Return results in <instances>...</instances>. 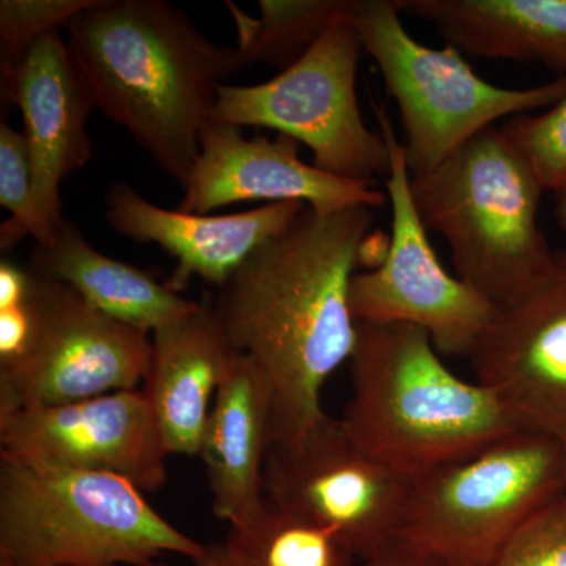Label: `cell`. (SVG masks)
Returning <instances> with one entry per match:
<instances>
[{"label":"cell","mask_w":566,"mask_h":566,"mask_svg":"<svg viewBox=\"0 0 566 566\" xmlns=\"http://www.w3.org/2000/svg\"><path fill=\"white\" fill-rule=\"evenodd\" d=\"M238 354L207 297L191 314L153 331L142 390L169 455H199L216 394Z\"/></svg>","instance_id":"e0dca14e"},{"label":"cell","mask_w":566,"mask_h":566,"mask_svg":"<svg viewBox=\"0 0 566 566\" xmlns=\"http://www.w3.org/2000/svg\"><path fill=\"white\" fill-rule=\"evenodd\" d=\"M0 447L43 463L122 476L144 493L161 490L167 480L169 453L142 389L0 412Z\"/></svg>","instance_id":"7c38bea8"},{"label":"cell","mask_w":566,"mask_h":566,"mask_svg":"<svg viewBox=\"0 0 566 566\" xmlns=\"http://www.w3.org/2000/svg\"><path fill=\"white\" fill-rule=\"evenodd\" d=\"M32 335V315L28 301L17 307L0 308V368L17 363Z\"/></svg>","instance_id":"4316f807"},{"label":"cell","mask_w":566,"mask_h":566,"mask_svg":"<svg viewBox=\"0 0 566 566\" xmlns=\"http://www.w3.org/2000/svg\"><path fill=\"white\" fill-rule=\"evenodd\" d=\"M468 357L517 427L566 447V252L526 300L497 311Z\"/></svg>","instance_id":"4fadbf2b"},{"label":"cell","mask_w":566,"mask_h":566,"mask_svg":"<svg viewBox=\"0 0 566 566\" xmlns=\"http://www.w3.org/2000/svg\"><path fill=\"white\" fill-rule=\"evenodd\" d=\"M300 151V142L289 136L268 139L256 134L245 139L240 126L208 123L178 210L208 214L227 205L253 200H296L318 212L386 203V193L375 185L323 172L304 163Z\"/></svg>","instance_id":"5bb4252c"},{"label":"cell","mask_w":566,"mask_h":566,"mask_svg":"<svg viewBox=\"0 0 566 566\" xmlns=\"http://www.w3.org/2000/svg\"><path fill=\"white\" fill-rule=\"evenodd\" d=\"M0 566H10L9 564H3V562H0Z\"/></svg>","instance_id":"1f68e13d"},{"label":"cell","mask_w":566,"mask_h":566,"mask_svg":"<svg viewBox=\"0 0 566 566\" xmlns=\"http://www.w3.org/2000/svg\"><path fill=\"white\" fill-rule=\"evenodd\" d=\"M494 566H566V494L536 510Z\"/></svg>","instance_id":"484cf974"},{"label":"cell","mask_w":566,"mask_h":566,"mask_svg":"<svg viewBox=\"0 0 566 566\" xmlns=\"http://www.w3.org/2000/svg\"><path fill=\"white\" fill-rule=\"evenodd\" d=\"M2 87L24 120L36 208L48 226L59 229L65 221L62 182L93 156L87 122L95 109L61 32L36 40Z\"/></svg>","instance_id":"9a60e30c"},{"label":"cell","mask_w":566,"mask_h":566,"mask_svg":"<svg viewBox=\"0 0 566 566\" xmlns=\"http://www.w3.org/2000/svg\"><path fill=\"white\" fill-rule=\"evenodd\" d=\"M411 488L329 415L292 441L271 442L264 463V499L333 528L359 560L398 538Z\"/></svg>","instance_id":"8fae6325"},{"label":"cell","mask_w":566,"mask_h":566,"mask_svg":"<svg viewBox=\"0 0 566 566\" xmlns=\"http://www.w3.org/2000/svg\"><path fill=\"white\" fill-rule=\"evenodd\" d=\"M397 0H348L345 22L378 65L400 111L409 177L431 172L502 118L546 111L566 96V76L527 88L491 84L452 44L441 50L406 31Z\"/></svg>","instance_id":"8992f818"},{"label":"cell","mask_w":566,"mask_h":566,"mask_svg":"<svg viewBox=\"0 0 566 566\" xmlns=\"http://www.w3.org/2000/svg\"><path fill=\"white\" fill-rule=\"evenodd\" d=\"M417 214L444 238L455 274L497 311L535 292L556 264L542 226V181L502 129L465 142L431 172L409 180Z\"/></svg>","instance_id":"277c9868"},{"label":"cell","mask_w":566,"mask_h":566,"mask_svg":"<svg viewBox=\"0 0 566 566\" xmlns=\"http://www.w3.org/2000/svg\"><path fill=\"white\" fill-rule=\"evenodd\" d=\"M145 566H172L161 564V562H151ZM189 566H248L243 557L238 554L229 542L216 543V545L205 546L203 553L191 560Z\"/></svg>","instance_id":"f546056e"},{"label":"cell","mask_w":566,"mask_h":566,"mask_svg":"<svg viewBox=\"0 0 566 566\" xmlns=\"http://www.w3.org/2000/svg\"><path fill=\"white\" fill-rule=\"evenodd\" d=\"M203 549L129 480L0 450L3 564L145 566L166 553L193 560Z\"/></svg>","instance_id":"5b68a950"},{"label":"cell","mask_w":566,"mask_h":566,"mask_svg":"<svg viewBox=\"0 0 566 566\" xmlns=\"http://www.w3.org/2000/svg\"><path fill=\"white\" fill-rule=\"evenodd\" d=\"M554 196V214H556L558 227L566 234V185L562 186L558 191L553 192Z\"/></svg>","instance_id":"4dcf8cb0"},{"label":"cell","mask_w":566,"mask_h":566,"mask_svg":"<svg viewBox=\"0 0 566 566\" xmlns=\"http://www.w3.org/2000/svg\"><path fill=\"white\" fill-rule=\"evenodd\" d=\"M375 210L305 207L285 232L244 260L212 301L230 344L270 381L271 442L292 441L326 415L324 386L352 359L357 323L349 283L364 262Z\"/></svg>","instance_id":"6da1fadb"},{"label":"cell","mask_w":566,"mask_h":566,"mask_svg":"<svg viewBox=\"0 0 566 566\" xmlns=\"http://www.w3.org/2000/svg\"><path fill=\"white\" fill-rule=\"evenodd\" d=\"M349 365L345 430L411 480L520 430L490 389L453 374L430 334L412 324L357 323Z\"/></svg>","instance_id":"3957f363"},{"label":"cell","mask_w":566,"mask_h":566,"mask_svg":"<svg viewBox=\"0 0 566 566\" xmlns=\"http://www.w3.org/2000/svg\"><path fill=\"white\" fill-rule=\"evenodd\" d=\"M348 0H260V18L245 17L240 28L245 66L266 63L285 70L303 59L334 25L345 22Z\"/></svg>","instance_id":"7402d4cb"},{"label":"cell","mask_w":566,"mask_h":566,"mask_svg":"<svg viewBox=\"0 0 566 566\" xmlns=\"http://www.w3.org/2000/svg\"><path fill=\"white\" fill-rule=\"evenodd\" d=\"M359 566H450L441 558L424 553L419 547L409 545L403 539L395 538L389 545L376 551Z\"/></svg>","instance_id":"83f0119b"},{"label":"cell","mask_w":566,"mask_h":566,"mask_svg":"<svg viewBox=\"0 0 566 566\" xmlns=\"http://www.w3.org/2000/svg\"><path fill=\"white\" fill-rule=\"evenodd\" d=\"M31 268L69 285L103 314L151 334L164 324L191 314L189 301L140 268L96 251L80 227L65 219L48 245H35Z\"/></svg>","instance_id":"ffe728a7"},{"label":"cell","mask_w":566,"mask_h":566,"mask_svg":"<svg viewBox=\"0 0 566 566\" xmlns=\"http://www.w3.org/2000/svg\"><path fill=\"white\" fill-rule=\"evenodd\" d=\"M566 494V447L520 430L412 480L398 538L450 566H494L517 528Z\"/></svg>","instance_id":"52a82bcc"},{"label":"cell","mask_w":566,"mask_h":566,"mask_svg":"<svg viewBox=\"0 0 566 566\" xmlns=\"http://www.w3.org/2000/svg\"><path fill=\"white\" fill-rule=\"evenodd\" d=\"M271 430L270 381L251 357L238 354L216 394L199 453L210 483L212 512L230 527L251 520L264 504Z\"/></svg>","instance_id":"ac0fdd59"},{"label":"cell","mask_w":566,"mask_h":566,"mask_svg":"<svg viewBox=\"0 0 566 566\" xmlns=\"http://www.w3.org/2000/svg\"><path fill=\"white\" fill-rule=\"evenodd\" d=\"M31 270H22L10 260L0 263V308L17 307L28 301L31 293Z\"/></svg>","instance_id":"f1b7e54d"},{"label":"cell","mask_w":566,"mask_h":566,"mask_svg":"<svg viewBox=\"0 0 566 566\" xmlns=\"http://www.w3.org/2000/svg\"><path fill=\"white\" fill-rule=\"evenodd\" d=\"M32 273V335L0 368V412L46 408L134 390L150 367L151 334L93 307L65 283Z\"/></svg>","instance_id":"9c48e42d"},{"label":"cell","mask_w":566,"mask_h":566,"mask_svg":"<svg viewBox=\"0 0 566 566\" xmlns=\"http://www.w3.org/2000/svg\"><path fill=\"white\" fill-rule=\"evenodd\" d=\"M359 36L342 22L316 41L303 59L273 80L222 85L210 123L255 126L311 148L314 166L348 180H386L389 145L368 128L357 102Z\"/></svg>","instance_id":"ba28073f"},{"label":"cell","mask_w":566,"mask_h":566,"mask_svg":"<svg viewBox=\"0 0 566 566\" xmlns=\"http://www.w3.org/2000/svg\"><path fill=\"white\" fill-rule=\"evenodd\" d=\"M227 542L248 566H354L357 558L333 528L266 499L251 520L230 527Z\"/></svg>","instance_id":"44dd1931"},{"label":"cell","mask_w":566,"mask_h":566,"mask_svg":"<svg viewBox=\"0 0 566 566\" xmlns=\"http://www.w3.org/2000/svg\"><path fill=\"white\" fill-rule=\"evenodd\" d=\"M65 29L93 107L185 189L219 91L245 66L240 50L164 0H99Z\"/></svg>","instance_id":"7a4b0ae2"},{"label":"cell","mask_w":566,"mask_h":566,"mask_svg":"<svg viewBox=\"0 0 566 566\" xmlns=\"http://www.w3.org/2000/svg\"><path fill=\"white\" fill-rule=\"evenodd\" d=\"M463 54L539 63L566 76V0H397Z\"/></svg>","instance_id":"d6986e66"},{"label":"cell","mask_w":566,"mask_h":566,"mask_svg":"<svg viewBox=\"0 0 566 566\" xmlns=\"http://www.w3.org/2000/svg\"><path fill=\"white\" fill-rule=\"evenodd\" d=\"M99 0H2L0 2V61L2 81L46 33L59 31Z\"/></svg>","instance_id":"cb8c5ba5"},{"label":"cell","mask_w":566,"mask_h":566,"mask_svg":"<svg viewBox=\"0 0 566 566\" xmlns=\"http://www.w3.org/2000/svg\"><path fill=\"white\" fill-rule=\"evenodd\" d=\"M0 205L11 214L0 230L2 252L24 237H32L36 245L52 243L55 230L41 218L33 197L28 137L6 122L0 123Z\"/></svg>","instance_id":"603a6c76"},{"label":"cell","mask_w":566,"mask_h":566,"mask_svg":"<svg viewBox=\"0 0 566 566\" xmlns=\"http://www.w3.org/2000/svg\"><path fill=\"white\" fill-rule=\"evenodd\" d=\"M502 129L546 191L556 192L566 185V96L538 114L510 118Z\"/></svg>","instance_id":"d4e9b609"},{"label":"cell","mask_w":566,"mask_h":566,"mask_svg":"<svg viewBox=\"0 0 566 566\" xmlns=\"http://www.w3.org/2000/svg\"><path fill=\"white\" fill-rule=\"evenodd\" d=\"M376 117L390 151L385 182L392 232L381 263L353 275V318L367 324H412L430 334L439 353L468 357L497 308L439 262L409 189L403 144L385 107H376Z\"/></svg>","instance_id":"30bf717a"},{"label":"cell","mask_w":566,"mask_h":566,"mask_svg":"<svg viewBox=\"0 0 566 566\" xmlns=\"http://www.w3.org/2000/svg\"><path fill=\"white\" fill-rule=\"evenodd\" d=\"M106 221L122 237L158 244L177 260L166 285L175 293L193 277L221 289L260 244L285 232L304 202L268 203L237 214H189L148 202L132 185L117 181L104 196Z\"/></svg>","instance_id":"2e32d148"}]
</instances>
